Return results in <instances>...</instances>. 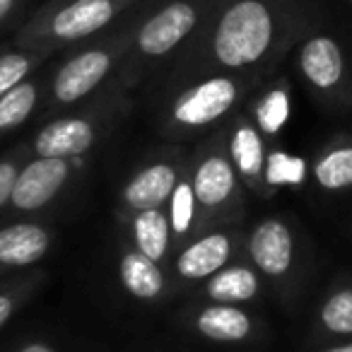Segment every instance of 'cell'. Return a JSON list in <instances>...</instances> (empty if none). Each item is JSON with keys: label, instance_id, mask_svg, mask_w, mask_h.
Segmentation results:
<instances>
[{"label": "cell", "instance_id": "6da1fadb", "mask_svg": "<svg viewBox=\"0 0 352 352\" xmlns=\"http://www.w3.org/2000/svg\"><path fill=\"white\" fill-rule=\"evenodd\" d=\"M304 0H220L210 20L188 41L186 56L220 73L263 68L302 30Z\"/></svg>", "mask_w": 352, "mask_h": 352}, {"label": "cell", "instance_id": "7a4b0ae2", "mask_svg": "<svg viewBox=\"0 0 352 352\" xmlns=\"http://www.w3.org/2000/svg\"><path fill=\"white\" fill-rule=\"evenodd\" d=\"M142 3L145 0H49L17 32L15 46L56 51L78 44L102 34Z\"/></svg>", "mask_w": 352, "mask_h": 352}, {"label": "cell", "instance_id": "3957f363", "mask_svg": "<svg viewBox=\"0 0 352 352\" xmlns=\"http://www.w3.org/2000/svg\"><path fill=\"white\" fill-rule=\"evenodd\" d=\"M217 3L220 0H152L135 27L126 56V75H131L133 68L166 58L188 44L210 20Z\"/></svg>", "mask_w": 352, "mask_h": 352}, {"label": "cell", "instance_id": "277c9868", "mask_svg": "<svg viewBox=\"0 0 352 352\" xmlns=\"http://www.w3.org/2000/svg\"><path fill=\"white\" fill-rule=\"evenodd\" d=\"M150 3L152 0H145L142 6L128 12L113 32L104 34L92 46H87V49L73 54L68 60H63V65L56 70L54 80H51V99H54V104H60V107L78 104L80 99L92 94L111 75V70L118 63L126 60L133 36H135V27L140 22V17L145 15Z\"/></svg>", "mask_w": 352, "mask_h": 352}, {"label": "cell", "instance_id": "5b68a950", "mask_svg": "<svg viewBox=\"0 0 352 352\" xmlns=\"http://www.w3.org/2000/svg\"><path fill=\"white\" fill-rule=\"evenodd\" d=\"M241 89H244L241 80L232 73H212L198 80L171 102V126L184 131L210 126L236 107Z\"/></svg>", "mask_w": 352, "mask_h": 352}, {"label": "cell", "instance_id": "8992f818", "mask_svg": "<svg viewBox=\"0 0 352 352\" xmlns=\"http://www.w3.org/2000/svg\"><path fill=\"white\" fill-rule=\"evenodd\" d=\"M297 65L307 85L326 102L342 104L347 92V63L342 46L331 34H311L302 41Z\"/></svg>", "mask_w": 352, "mask_h": 352}, {"label": "cell", "instance_id": "52a82bcc", "mask_svg": "<svg viewBox=\"0 0 352 352\" xmlns=\"http://www.w3.org/2000/svg\"><path fill=\"white\" fill-rule=\"evenodd\" d=\"M251 263L258 273L270 280H285L294 268L297 258V239H294L292 227L280 217H265L251 230L249 241Z\"/></svg>", "mask_w": 352, "mask_h": 352}, {"label": "cell", "instance_id": "ba28073f", "mask_svg": "<svg viewBox=\"0 0 352 352\" xmlns=\"http://www.w3.org/2000/svg\"><path fill=\"white\" fill-rule=\"evenodd\" d=\"M70 176V162L58 157H36L25 164L17 174L15 191H12V208L22 212H34L49 206Z\"/></svg>", "mask_w": 352, "mask_h": 352}, {"label": "cell", "instance_id": "9c48e42d", "mask_svg": "<svg viewBox=\"0 0 352 352\" xmlns=\"http://www.w3.org/2000/svg\"><path fill=\"white\" fill-rule=\"evenodd\" d=\"M236 182H239V174H236L230 155H222V152L206 155L191 176L198 208L206 212L225 208L236 196Z\"/></svg>", "mask_w": 352, "mask_h": 352}, {"label": "cell", "instance_id": "30bf717a", "mask_svg": "<svg viewBox=\"0 0 352 352\" xmlns=\"http://www.w3.org/2000/svg\"><path fill=\"white\" fill-rule=\"evenodd\" d=\"M94 142H97V128L92 126V121L82 116H68L41 128L32 147L36 157L70 160V157H80L92 150Z\"/></svg>", "mask_w": 352, "mask_h": 352}, {"label": "cell", "instance_id": "8fae6325", "mask_svg": "<svg viewBox=\"0 0 352 352\" xmlns=\"http://www.w3.org/2000/svg\"><path fill=\"white\" fill-rule=\"evenodd\" d=\"M179 184V171L169 162H155V164L140 169L123 188V203L133 212L162 208L174 193Z\"/></svg>", "mask_w": 352, "mask_h": 352}, {"label": "cell", "instance_id": "7c38bea8", "mask_svg": "<svg viewBox=\"0 0 352 352\" xmlns=\"http://www.w3.org/2000/svg\"><path fill=\"white\" fill-rule=\"evenodd\" d=\"M51 232L41 225L20 222L0 230V268H27L49 254Z\"/></svg>", "mask_w": 352, "mask_h": 352}, {"label": "cell", "instance_id": "4fadbf2b", "mask_svg": "<svg viewBox=\"0 0 352 352\" xmlns=\"http://www.w3.org/2000/svg\"><path fill=\"white\" fill-rule=\"evenodd\" d=\"M232 258V236L225 232H212L201 239H196L193 244H188L186 249L179 254L176 258V273L184 280H206L210 275H215L217 270H222Z\"/></svg>", "mask_w": 352, "mask_h": 352}, {"label": "cell", "instance_id": "5bb4252c", "mask_svg": "<svg viewBox=\"0 0 352 352\" xmlns=\"http://www.w3.org/2000/svg\"><path fill=\"white\" fill-rule=\"evenodd\" d=\"M311 176L321 191L345 193L352 188V138L338 135L318 152L311 164Z\"/></svg>", "mask_w": 352, "mask_h": 352}, {"label": "cell", "instance_id": "9a60e30c", "mask_svg": "<svg viewBox=\"0 0 352 352\" xmlns=\"http://www.w3.org/2000/svg\"><path fill=\"white\" fill-rule=\"evenodd\" d=\"M230 160L236 174L256 191L265 184V147L258 128L251 121H239L230 138Z\"/></svg>", "mask_w": 352, "mask_h": 352}, {"label": "cell", "instance_id": "2e32d148", "mask_svg": "<svg viewBox=\"0 0 352 352\" xmlns=\"http://www.w3.org/2000/svg\"><path fill=\"white\" fill-rule=\"evenodd\" d=\"M196 328L201 336L215 342H241L254 333L251 316L236 304L212 302L196 316Z\"/></svg>", "mask_w": 352, "mask_h": 352}, {"label": "cell", "instance_id": "e0dca14e", "mask_svg": "<svg viewBox=\"0 0 352 352\" xmlns=\"http://www.w3.org/2000/svg\"><path fill=\"white\" fill-rule=\"evenodd\" d=\"M118 278H121V285L126 287V292L140 299V302H155V299L162 297V292L166 287L164 273L157 265V261L147 258L138 249L126 251L121 256Z\"/></svg>", "mask_w": 352, "mask_h": 352}, {"label": "cell", "instance_id": "ac0fdd59", "mask_svg": "<svg viewBox=\"0 0 352 352\" xmlns=\"http://www.w3.org/2000/svg\"><path fill=\"white\" fill-rule=\"evenodd\" d=\"M261 292L258 273L249 265H230L210 275L206 283V297L220 304H241L256 299Z\"/></svg>", "mask_w": 352, "mask_h": 352}, {"label": "cell", "instance_id": "d6986e66", "mask_svg": "<svg viewBox=\"0 0 352 352\" xmlns=\"http://www.w3.org/2000/svg\"><path fill=\"white\" fill-rule=\"evenodd\" d=\"M133 244L140 254H145L147 258L157 261L162 258L169 251V236H171V225L169 217L164 215L162 208H152V210H140L133 217Z\"/></svg>", "mask_w": 352, "mask_h": 352}, {"label": "cell", "instance_id": "ffe728a7", "mask_svg": "<svg viewBox=\"0 0 352 352\" xmlns=\"http://www.w3.org/2000/svg\"><path fill=\"white\" fill-rule=\"evenodd\" d=\"M318 328L333 338H352V283L326 294L318 307Z\"/></svg>", "mask_w": 352, "mask_h": 352}, {"label": "cell", "instance_id": "44dd1931", "mask_svg": "<svg viewBox=\"0 0 352 352\" xmlns=\"http://www.w3.org/2000/svg\"><path fill=\"white\" fill-rule=\"evenodd\" d=\"M36 104H39V82L30 78L12 87L8 94H3L0 97V135L22 126L34 113Z\"/></svg>", "mask_w": 352, "mask_h": 352}, {"label": "cell", "instance_id": "7402d4cb", "mask_svg": "<svg viewBox=\"0 0 352 352\" xmlns=\"http://www.w3.org/2000/svg\"><path fill=\"white\" fill-rule=\"evenodd\" d=\"M51 54H54L51 49H20V46L15 51L0 54V97L25 82L32 70Z\"/></svg>", "mask_w": 352, "mask_h": 352}, {"label": "cell", "instance_id": "603a6c76", "mask_svg": "<svg viewBox=\"0 0 352 352\" xmlns=\"http://www.w3.org/2000/svg\"><path fill=\"white\" fill-rule=\"evenodd\" d=\"M169 203H171V210H169L171 232H174L176 236L188 234L193 227V220H196V210H198V201H196V193H193L191 179H179Z\"/></svg>", "mask_w": 352, "mask_h": 352}, {"label": "cell", "instance_id": "cb8c5ba5", "mask_svg": "<svg viewBox=\"0 0 352 352\" xmlns=\"http://www.w3.org/2000/svg\"><path fill=\"white\" fill-rule=\"evenodd\" d=\"M256 118H258V126L263 128V133H268V135H275V133L287 123L289 92H287V87H285V82L268 89V92L261 97L258 109H256Z\"/></svg>", "mask_w": 352, "mask_h": 352}, {"label": "cell", "instance_id": "d4e9b609", "mask_svg": "<svg viewBox=\"0 0 352 352\" xmlns=\"http://www.w3.org/2000/svg\"><path fill=\"white\" fill-rule=\"evenodd\" d=\"M307 176V164L299 157H289L285 152H270L265 160V184L270 186H299Z\"/></svg>", "mask_w": 352, "mask_h": 352}, {"label": "cell", "instance_id": "484cf974", "mask_svg": "<svg viewBox=\"0 0 352 352\" xmlns=\"http://www.w3.org/2000/svg\"><path fill=\"white\" fill-rule=\"evenodd\" d=\"M20 162L17 160H0V208L12 201L17 174H20Z\"/></svg>", "mask_w": 352, "mask_h": 352}, {"label": "cell", "instance_id": "4316f807", "mask_svg": "<svg viewBox=\"0 0 352 352\" xmlns=\"http://www.w3.org/2000/svg\"><path fill=\"white\" fill-rule=\"evenodd\" d=\"M20 297H22L20 289H6V292H0V328L10 321L17 304H20Z\"/></svg>", "mask_w": 352, "mask_h": 352}, {"label": "cell", "instance_id": "83f0119b", "mask_svg": "<svg viewBox=\"0 0 352 352\" xmlns=\"http://www.w3.org/2000/svg\"><path fill=\"white\" fill-rule=\"evenodd\" d=\"M27 0H0V25L8 22L22 6H25Z\"/></svg>", "mask_w": 352, "mask_h": 352}, {"label": "cell", "instance_id": "f1b7e54d", "mask_svg": "<svg viewBox=\"0 0 352 352\" xmlns=\"http://www.w3.org/2000/svg\"><path fill=\"white\" fill-rule=\"evenodd\" d=\"M17 352H56V350L46 345V342H27V345H22Z\"/></svg>", "mask_w": 352, "mask_h": 352}, {"label": "cell", "instance_id": "f546056e", "mask_svg": "<svg viewBox=\"0 0 352 352\" xmlns=\"http://www.w3.org/2000/svg\"><path fill=\"white\" fill-rule=\"evenodd\" d=\"M318 352H352V340L338 342V345H331V347H326V350H318Z\"/></svg>", "mask_w": 352, "mask_h": 352}, {"label": "cell", "instance_id": "4dcf8cb0", "mask_svg": "<svg viewBox=\"0 0 352 352\" xmlns=\"http://www.w3.org/2000/svg\"><path fill=\"white\" fill-rule=\"evenodd\" d=\"M350 6H352V0H350Z\"/></svg>", "mask_w": 352, "mask_h": 352}]
</instances>
